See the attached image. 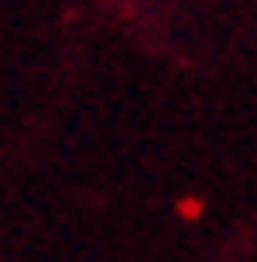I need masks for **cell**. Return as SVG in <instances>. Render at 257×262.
Returning a JSON list of instances; mask_svg holds the SVG:
<instances>
[]
</instances>
